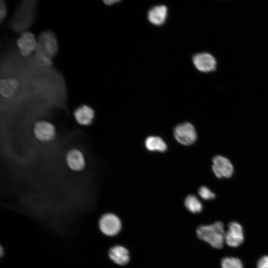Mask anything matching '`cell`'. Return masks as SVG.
Masks as SVG:
<instances>
[{"label": "cell", "instance_id": "6da1fadb", "mask_svg": "<svg viewBox=\"0 0 268 268\" xmlns=\"http://www.w3.org/2000/svg\"><path fill=\"white\" fill-rule=\"evenodd\" d=\"M198 237L216 249L223 247L225 232L222 222L217 221L211 225L200 226L196 230Z\"/></svg>", "mask_w": 268, "mask_h": 268}, {"label": "cell", "instance_id": "7a4b0ae2", "mask_svg": "<svg viewBox=\"0 0 268 268\" xmlns=\"http://www.w3.org/2000/svg\"><path fill=\"white\" fill-rule=\"evenodd\" d=\"M100 232L105 236L113 237L118 235L122 228V222L119 217L112 212H106L101 216L98 221Z\"/></svg>", "mask_w": 268, "mask_h": 268}, {"label": "cell", "instance_id": "3957f363", "mask_svg": "<svg viewBox=\"0 0 268 268\" xmlns=\"http://www.w3.org/2000/svg\"><path fill=\"white\" fill-rule=\"evenodd\" d=\"M38 45L52 59L59 51V46L56 35L51 31L42 32L38 36Z\"/></svg>", "mask_w": 268, "mask_h": 268}, {"label": "cell", "instance_id": "277c9868", "mask_svg": "<svg viewBox=\"0 0 268 268\" xmlns=\"http://www.w3.org/2000/svg\"><path fill=\"white\" fill-rule=\"evenodd\" d=\"M33 130L35 137L41 142L51 141L55 138L56 134L55 126L45 120L36 122Z\"/></svg>", "mask_w": 268, "mask_h": 268}, {"label": "cell", "instance_id": "5b68a950", "mask_svg": "<svg viewBox=\"0 0 268 268\" xmlns=\"http://www.w3.org/2000/svg\"><path fill=\"white\" fill-rule=\"evenodd\" d=\"M174 136L179 142L185 145L192 144L197 139L195 129L189 123L178 125L174 130Z\"/></svg>", "mask_w": 268, "mask_h": 268}, {"label": "cell", "instance_id": "8992f818", "mask_svg": "<svg viewBox=\"0 0 268 268\" xmlns=\"http://www.w3.org/2000/svg\"><path fill=\"white\" fill-rule=\"evenodd\" d=\"M17 46L21 56H29L32 52L35 51L38 41L35 36L30 32H23L16 41Z\"/></svg>", "mask_w": 268, "mask_h": 268}, {"label": "cell", "instance_id": "52a82bcc", "mask_svg": "<svg viewBox=\"0 0 268 268\" xmlns=\"http://www.w3.org/2000/svg\"><path fill=\"white\" fill-rule=\"evenodd\" d=\"M192 61L196 68L201 72L212 71L214 70L216 67L215 59L208 53L196 54L193 57Z\"/></svg>", "mask_w": 268, "mask_h": 268}, {"label": "cell", "instance_id": "ba28073f", "mask_svg": "<svg viewBox=\"0 0 268 268\" xmlns=\"http://www.w3.org/2000/svg\"><path fill=\"white\" fill-rule=\"evenodd\" d=\"M225 234L224 242L230 247H236L243 242L244 234L241 225L237 222H230Z\"/></svg>", "mask_w": 268, "mask_h": 268}, {"label": "cell", "instance_id": "9c48e42d", "mask_svg": "<svg viewBox=\"0 0 268 268\" xmlns=\"http://www.w3.org/2000/svg\"><path fill=\"white\" fill-rule=\"evenodd\" d=\"M212 170L218 178L231 176L233 172V167L230 161L221 156H216L213 159Z\"/></svg>", "mask_w": 268, "mask_h": 268}, {"label": "cell", "instance_id": "30bf717a", "mask_svg": "<svg viewBox=\"0 0 268 268\" xmlns=\"http://www.w3.org/2000/svg\"><path fill=\"white\" fill-rule=\"evenodd\" d=\"M66 161L68 168L72 171L83 170L86 165L84 154L79 149L74 148L69 150L66 156Z\"/></svg>", "mask_w": 268, "mask_h": 268}, {"label": "cell", "instance_id": "8fae6325", "mask_svg": "<svg viewBox=\"0 0 268 268\" xmlns=\"http://www.w3.org/2000/svg\"><path fill=\"white\" fill-rule=\"evenodd\" d=\"M108 256L112 262L119 266L127 264L130 259L128 249L119 245L111 246L108 251Z\"/></svg>", "mask_w": 268, "mask_h": 268}, {"label": "cell", "instance_id": "7c38bea8", "mask_svg": "<svg viewBox=\"0 0 268 268\" xmlns=\"http://www.w3.org/2000/svg\"><path fill=\"white\" fill-rule=\"evenodd\" d=\"M73 116L75 121L79 125L88 126L91 125L93 121L95 112L90 106L83 104L75 109Z\"/></svg>", "mask_w": 268, "mask_h": 268}, {"label": "cell", "instance_id": "4fadbf2b", "mask_svg": "<svg viewBox=\"0 0 268 268\" xmlns=\"http://www.w3.org/2000/svg\"><path fill=\"white\" fill-rule=\"evenodd\" d=\"M167 14V7L164 5H158L150 9L147 13V18L151 23L159 26L165 22Z\"/></svg>", "mask_w": 268, "mask_h": 268}, {"label": "cell", "instance_id": "5bb4252c", "mask_svg": "<svg viewBox=\"0 0 268 268\" xmlns=\"http://www.w3.org/2000/svg\"><path fill=\"white\" fill-rule=\"evenodd\" d=\"M19 83L15 78L6 77L0 80V94L5 98H9L16 93Z\"/></svg>", "mask_w": 268, "mask_h": 268}, {"label": "cell", "instance_id": "9a60e30c", "mask_svg": "<svg viewBox=\"0 0 268 268\" xmlns=\"http://www.w3.org/2000/svg\"><path fill=\"white\" fill-rule=\"evenodd\" d=\"M146 148L150 151L163 152L166 150L167 145L163 140L158 136H149L145 142Z\"/></svg>", "mask_w": 268, "mask_h": 268}, {"label": "cell", "instance_id": "2e32d148", "mask_svg": "<svg viewBox=\"0 0 268 268\" xmlns=\"http://www.w3.org/2000/svg\"><path fill=\"white\" fill-rule=\"evenodd\" d=\"M186 207L191 212H200L202 209V205L198 199L193 195L188 196L184 201Z\"/></svg>", "mask_w": 268, "mask_h": 268}, {"label": "cell", "instance_id": "e0dca14e", "mask_svg": "<svg viewBox=\"0 0 268 268\" xmlns=\"http://www.w3.org/2000/svg\"><path fill=\"white\" fill-rule=\"evenodd\" d=\"M35 52L36 59L40 66L48 67L52 65L53 59L38 45Z\"/></svg>", "mask_w": 268, "mask_h": 268}, {"label": "cell", "instance_id": "ac0fdd59", "mask_svg": "<svg viewBox=\"0 0 268 268\" xmlns=\"http://www.w3.org/2000/svg\"><path fill=\"white\" fill-rule=\"evenodd\" d=\"M222 268H243L241 261L238 258L227 257L222 259Z\"/></svg>", "mask_w": 268, "mask_h": 268}, {"label": "cell", "instance_id": "d6986e66", "mask_svg": "<svg viewBox=\"0 0 268 268\" xmlns=\"http://www.w3.org/2000/svg\"><path fill=\"white\" fill-rule=\"evenodd\" d=\"M199 195L204 200H210L215 198V194L213 193L207 187H201L199 190Z\"/></svg>", "mask_w": 268, "mask_h": 268}, {"label": "cell", "instance_id": "ffe728a7", "mask_svg": "<svg viewBox=\"0 0 268 268\" xmlns=\"http://www.w3.org/2000/svg\"><path fill=\"white\" fill-rule=\"evenodd\" d=\"M7 15V7L4 1L1 0L0 4V20L2 23Z\"/></svg>", "mask_w": 268, "mask_h": 268}, {"label": "cell", "instance_id": "44dd1931", "mask_svg": "<svg viewBox=\"0 0 268 268\" xmlns=\"http://www.w3.org/2000/svg\"><path fill=\"white\" fill-rule=\"evenodd\" d=\"M257 268H268V256H264L259 259Z\"/></svg>", "mask_w": 268, "mask_h": 268}, {"label": "cell", "instance_id": "7402d4cb", "mask_svg": "<svg viewBox=\"0 0 268 268\" xmlns=\"http://www.w3.org/2000/svg\"><path fill=\"white\" fill-rule=\"evenodd\" d=\"M103 2L107 5H112L117 2H120V0H103Z\"/></svg>", "mask_w": 268, "mask_h": 268}]
</instances>
